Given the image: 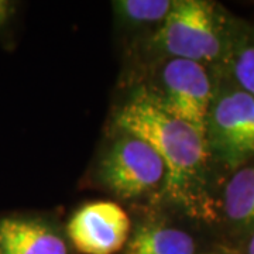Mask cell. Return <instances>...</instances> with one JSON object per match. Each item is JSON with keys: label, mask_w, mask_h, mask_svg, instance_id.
Instances as JSON below:
<instances>
[{"label": "cell", "mask_w": 254, "mask_h": 254, "mask_svg": "<svg viewBox=\"0 0 254 254\" xmlns=\"http://www.w3.org/2000/svg\"><path fill=\"white\" fill-rule=\"evenodd\" d=\"M122 133L150 145L165 167L170 198L193 208L199 198L209 158L206 137L164 109L151 89H137L116 115Z\"/></svg>", "instance_id": "6da1fadb"}, {"label": "cell", "mask_w": 254, "mask_h": 254, "mask_svg": "<svg viewBox=\"0 0 254 254\" xmlns=\"http://www.w3.org/2000/svg\"><path fill=\"white\" fill-rule=\"evenodd\" d=\"M154 40L171 58L199 64L215 61L223 50L215 6L203 0H174Z\"/></svg>", "instance_id": "7a4b0ae2"}, {"label": "cell", "mask_w": 254, "mask_h": 254, "mask_svg": "<svg viewBox=\"0 0 254 254\" xmlns=\"http://www.w3.org/2000/svg\"><path fill=\"white\" fill-rule=\"evenodd\" d=\"M99 178L115 195L133 199L165 182V167L147 143L123 133L103 155L99 164Z\"/></svg>", "instance_id": "3957f363"}, {"label": "cell", "mask_w": 254, "mask_h": 254, "mask_svg": "<svg viewBox=\"0 0 254 254\" xmlns=\"http://www.w3.org/2000/svg\"><path fill=\"white\" fill-rule=\"evenodd\" d=\"M206 141L230 170L254 158V98L240 91L227 92L212 103Z\"/></svg>", "instance_id": "277c9868"}, {"label": "cell", "mask_w": 254, "mask_h": 254, "mask_svg": "<svg viewBox=\"0 0 254 254\" xmlns=\"http://www.w3.org/2000/svg\"><path fill=\"white\" fill-rule=\"evenodd\" d=\"M155 95L167 112L206 137L213 93L202 64L170 58L161 71V89Z\"/></svg>", "instance_id": "5b68a950"}, {"label": "cell", "mask_w": 254, "mask_h": 254, "mask_svg": "<svg viewBox=\"0 0 254 254\" xmlns=\"http://www.w3.org/2000/svg\"><path fill=\"white\" fill-rule=\"evenodd\" d=\"M130 229V218L119 203L96 200L73 213L66 232L79 253L115 254L126 246Z\"/></svg>", "instance_id": "8992f818"}, {"label": "cell", "mask_w": 254, "mask_h": 254, "mask_svg": "<svg viewBox=\"0 0 254 254\" xmlns=\"http://www.w3.org/2000/svg\"><path fill=\"white\" fill-rule=\"evenodd\" d=\"M0 254H68L64 239L41 220L0 218Z\"/></svg>", "instance_id": "52a82bcc"}, {"label": "cell", "mask_w": 254, "mask_h": 254, "mask_svg": "<svg viewBox=\"0 0 254 254\" xmlns=\"http://www.w3.org/2000/svg\"><path fill=\"white\" fill-rule=\"evenodd\" d=\"M125 254H195L196 243L185 230L163 223H144L128 237Z\"/></svg>", "instance_id": "ba28073f"}, {"label": "cell", "mask_w": 254, "mask_h": 254, "mask_svg": "<svg viewBox=\"0 0 254 254\" xmlns=\"http://www.w3.org/2000/svg\"><path fill=\"white\" fill-rule=\"evenodd\" d=\"M223 206L232 222L254 227V167L236 170L225 188Z\"/></svg>", "instance_id": "9c48e42d"}, {"label": "cell", "mask_w": 254, "mask_h": 254, "mask_svg": "<svg viewBox=\"0 0 254 254\" xmlns=\"http://www.w3.org/2000/svg\"><path fill=\"white\" fill-rule=\"evenodd\" d=\"M174 6V0H120L113 7L119 17L131 23H163Z\"/></svg>", "instance_id": "30bf717a"}, {"label": "cell", "mask_w": 254, "mask_h": 254, "mask_svg": "<svg viewBox=\"0 0 254 254\" xmlns=\"http://www.w3.org/2000/svg\"><path fill=\"white\" fill-rule=\"evenodd\" d=\"M233 73L242 91L254 98V38L237 51Z\"/></svg>", "instance_id": "8fae6325"}, {"label": "cell", "mask_w": 254, "mask_h": 254, "mask_svg": "<svg viewBox=\"0 0 254 254\" xmlns=\"http://www.w3.org/2000/svg\"><path fill=\"white\" fill-rule=\"evenodd\" d=\"M11 13H13V4L6 0H0V28L9 21Z\"/></svg>", "instance_id": "7c38bea8"}, {"label": "cell", "mask_w": 254, "mask_h": 254, "mask_svg": "<svg viewBox=\"0 0 254 254\" xmlns=\"http://www.w3.org/2000/svg\"><path fill=\"white\" fill-rule=\"evenodd\" d=\"M247 254H254V232L247 243Z\"/></svg>", "instance_id": "4fadbf2b"}]
</instances>
